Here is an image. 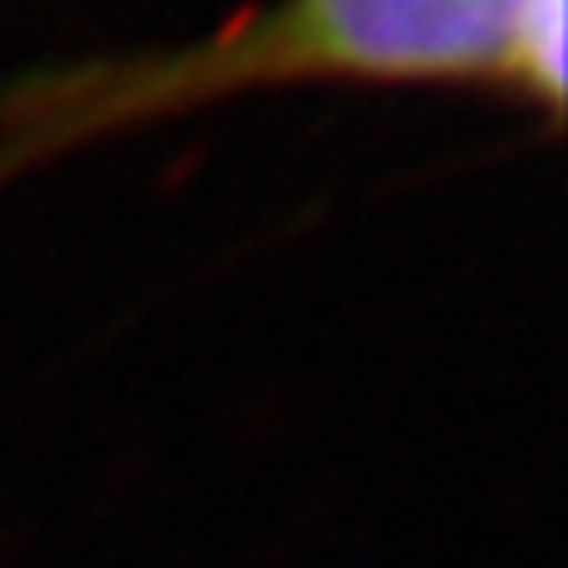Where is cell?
<instances>
[{
	"instance_id": "6da1fadb",
	"label": "cell",
	"mask_w": 568,
	"mask_h": 568,
	"mask_svg": "<svg viewBox=\"0 0 568 568\" xmlns=\"http://www.w3.org/2000/svg\"><path fill=\"white\" fill-rule=\"evenodd\" d=\"M300 85L484 90L559 130L568 0H265L185 45L16 70L0 80V190L105 140Z\"/></svg>"
}]
</instances>
